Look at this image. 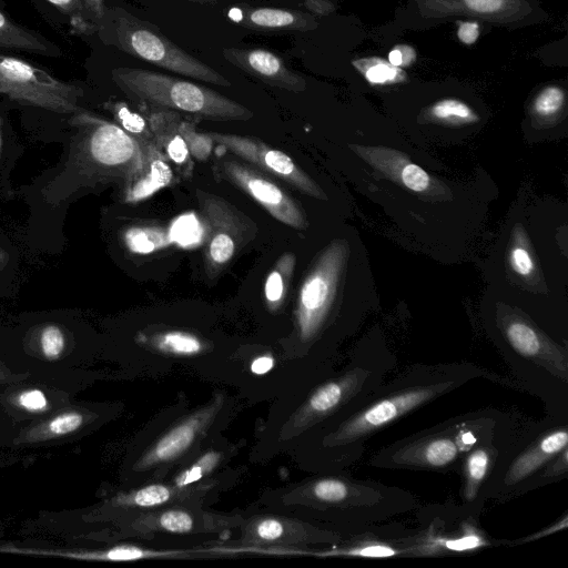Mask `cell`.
Instances as JSON below:
<instances>
[{"label":"cell","instance_id":"6da1fadb","mask_svg":"<svg viewBox=\"0 0 568 568\" xmlns=\"http://www.w3.org/2000/svg\"><path fill=\"white\" fill-rule=\"evenodd\" d=\"M70 115L73 133L67 158L40 191L50 209L102 186L125 187L142 172L150 148L141 146L116 123L89 110L80 108Z\"/></svg>","mask_w":568,"mask_h":568},{"label":"cell","instance_id":"7a4b0ae2","mask_svg":"<svg viewBox=\"0 0 568 568\" xmlns=\"http://www.w3.org/2000/svg\"><path fill=\"white\" fill-rule=\"evenodd\" d=\"M92 338L71 313L21 315L0 327V359L13 372L72 396L92 381Z\"/></svg>","mask_w":568,"mask_h":568},{"label":"cell","instance_id":"3957f363","mask_svg":"<svg viewBox=\"0 0 568 568\" xmlns=\"http://www.w3.org/2000/svg\"><path fill=\"white\" fill-rule=\"evenodd\" d=\"M111 78L132 101L214 121H246L253 112L196 83L140 68H115Z\"/></svg>","mask_w":568,"mask_h":568},{"label":"cell","instance_id":"277c9868","mask_svg":"<svg viewBox=\"0 0 568 568\" xmlns=\"http://www.w3.org/2000/svg\"><path fill=\"white\" fill-rule=\"evenodd\" d=\"M97 26V34L106 45L168 71L215 85L231 87L226 78L179 48L156 26L121 7L105 8Z\"/></svg>","mask_w":568,"mask_h":568},{"label":"cell","instance_id":"5b68a950","mask_svg":"<svg viewBox=\"0 0 568 568\" xmlns=\"http://www.w3.org/2000/svg\"><path fill=\"white\" fill-rule=\"evenodd\" d=\"M389 27L427 30L453 19H475L485 26L519 29L541 23L548 13L539 0H402Z\"/></svg>","mask_w":568,"mask_h":568},{"label":"cell","instance_id":"8992f818","mask_svg":"<svg viewBox=\"0 0 568 568\" xmlns=\"http://www.w3.org/2000/svg\"><path fill=\"white\" fill-rule=\"evenodd\" d=\"M0 93L20 104L72 114L81 106L82 88L61 81L21 59L0 54Z\"/></svg>","mask_w":568,"mask_h":568},{"label":"cell","instance_id":"52a82bcc","mask_svg":"<svg viewBox=\"0 0 568 568\" xmlns=\"http://www.w3.org/2000/svg\"><path fill=\"white\" fill-rule=\"evenodd\" d=\"M205 229L204 266L216 276L255 235L256 225L222 197L196 191Z\"/></svg>","mask_w":568,"mask_h":568},{"label":"cell","instance_id":"ba28073f","mask_svg":"<svg viewBox=\"0 0 568 568\" xmlns=\"http://www.w3.org/2000/svg\"><path fill=\"white\" fill-rule=\"evenodd\" d=\"M103 417L104 408L72 397L57 410L20 430L6 448L27 450L72 444L94 430Z\"/></svg>","mask_w":568,"mask_h":568},{"label":"cell","instance_id":"9c48e42d","mask_svg":"<svg viewBox=\"0 0 568 568\" xmlns=\"http://www.w3.org/2000/svg\"><path fill=\"white\" fill-rule=\"evenodd\" d=\"M72 397L71 394L31 377L0 386V446Z\"/></svg>","mask_w":568,"mask_h":568},{"label":"cell","instance_id":"30bf717a","mask_svg":"<svg viewBox=\"0 0 568 568\" xmlns=\"http://www.w3.org/2000/svg\"><path fill=\"white\" fill-rule=\"evenodd\" d=\"M346 256L343 241L332 242L318 256L303 281L297 298L301 335L312 336L324 322L334 301Z\"/></svg>","mask_w":568,"mask_h":568},{"label":"cell","instance_id":"8fae6325","mask_svg":"<svg viewBox=\"0 0 568 568\" xmlns=\"http://www.w3.org/2000/svg\"><path fill=\"white\" fill-rule=\"evenodd\" d=\"M207 134L214 143L227 149L262 172L284 181L304 194L325 199V194L318 185L288 154L252 136L217 132H209Z\"/></svg>","mask_w":568,"mask_h":568},{"label":"cell","instance_id":"7c38bea8","mask_svg":"<svg viewBox=\"0 0 568 568\" xmlns=\"http://www.w3.org/2000/svg\"><path fill=\"white\" fill-rule=\"evenodd\" d=\"M220 171L277 221L297 230L307 227L308 223L298 203L264 172L235 160L223 161Z\"/></svg>","mask_w":568,"mask_h":568},{"label":"cell","instance_id":"4fadbf2b","mask_svg":"<svg viewBox=\"0 0 568 568\" xmlns=\"http://www.w3.org/2000/svg\"><path fill=\"white\" fill-rule=\"evenodd\" d=\"M449 385L443 382L417 386L383 398L352 417L339 429L338 438L346 443L361 439L439 396Z\"/></svg>","mask_w":568,"mask_h":568},{"label":"cell","instance_id":"5bb4252c","mask_svg":"<svg viewBox=\"0 0 568 568\" xmlns=\"http://www.w3.org/2000/svg\"><path fill=\"white\" fill-rule=\"evenodd\" d=\"M222 52L230 63L271 87L292 92L306 89V80L268 50L227 48Z\"/></svg>","mask_w":568,"mask_h":568},{"label":"cell","instance_id":"9a60e30c","mask_svg":"<svg viewBox=\"0 0 568 568\" xmlns=\"http://www.w3.org/2000/svg\"><path fill=\"white\" fill-rule=\"evenodd\" d=\"M181 119L179 112L165 109H153L146 116L155 146L168 160L190 170L191 155L179 131Z\"/></svg>","mask_w":568,"mask_h":568},{"label":"cell","instance_id":"2e32d148","mask_svg":"<svg viewBox=\"0 0 568 568\" xmlns=\"http://www.w3.org/2000/svg\"><path fill=\"white\" fill-rule=\"evenodd\" d=\"M236 11L235 20L252 29L310 31L318 27L315 16L300 10L255 7Z\"/></svg>","mask_w":568,"mask_h":568},{"label":"cell","instance_id":"e0dca14e","mask_svg":"<svg viewBox=\"0 0 568 568\" xmlns=\"http://www.w3.org/2000/svg\"><path fill=\"white\" fill-rule=\"evenodd\" d=\"M459 454L457 440L449 436H430L404 447L395 456L399 464L426 468H444L452 464Z\"/></svg>","mask_w":568,"mask_h":568},{"label":"cell","instance_id":"ac0fdd59","mask_svg":"<svg viewBox=\"0 0 568 568\" xmlns=\"http://www.w3.org/2000/svg\"><path fill=\"white\" fill-rule=\"evenodd\" d=\"M172 179L173 172L168 164V159L155 145H152L148 150L142 172L123 187V201L134 203L148 199L169 185Z\"/></svg>","mask_w":568,"mask_h":568},{"label":"cell","instance_id":"d6986e66","mask_svg":"<svg viewBox=\"0 0 568 568\" xmlns=\"http://www.w3.org/2000/svg\"><path fill=\"white\" fill-rule=\"evenodd\" d=\"M567 444L566 429H557L547 434L514 460L506 475V483L514 485L525 479L567 448Z\"/></svg>","mask_w":568,"mask_h":568},{"label":"cell","instance_id":"ffe728a7","mask_svg":"<svg viewBox=\"0 0 568 568\" xmlns=\"http://www.w3.org/2000/svg\"><path fill=\"white\" fill-rule=\"evenodd\" d=\"M0 47L60 57L61 50L43 36L13 23L0 11Z\"/></svg>","mask_w":568,"mask_h":568},{"label":"cell","instance_id":"44dd1931","mask_svg":"<svg viewBox=\"0 0 568 568\" xmlns=\"http://www.w3.org/2000/svg\"><path fill=\"white\" fill-rule=\"evenodd\" d=\"M355 70L373 87H390L402 84L408 80L407 72L393 65L387 59L368 55L352 62Z\"/></svg>","mask_w":568,"mask_h":568},{"label":"cell","instance_id":"7402d4cb","mask_svg":"<svg viewBox=\"0 0 568 568\" xmlns=\"http://www.w3.org/2000/svg\"><path fill=\"white\" fill-rule=\"evenodd\" d=\"M197 428V419H191L164 436L150 452L145 464H154L174 458L192 443Z\"/></svg>","mask_w":568,"mask_h":568},{"label":"cell","instance_id":"603a6c76","mask_svg":"<svg viewBox=\"0 0 568 568\" xmlns=\"http://www.w3.org/2000/svg\"><path fill=\"white\" fill-rule=\"evenodd\" d=\"M104 108L111 112L115 123L133 138L141 146L155 145L148 120L141 114L132 111L122 101H109Z\"/></svg>","mask_w":568,"mask_h":568},{"label":"cell","instance_id":"cb8c5ba5","mask_svg":"<svg viewBox=\"0 0 568 568\" xmlns=\"http://www.w3.org/2000/svg\"><path fill=\"white\" fill-rule=\"evenodd\" d=\"M506 337L513 348L525 357L547 364L544 355H548L545 343L539 334L523 321H513L506 327Z\"/></svg>","mask_w":568,"mask_h":568},{"label":"cell","instance_id":"d4e9b609","mask_svg":"<svg viewBox=\"0 0 568 568\" xmlns=\"http://www.w3.org/2000/svg\"><path fill=\"white\" fill-rule=\"evenodd\" d=\"M427 115L436 122L452 125L479 121L476 111L467 102L457 98H443L435 101L427 109Z\"/></svg>","mask_w":568,"mask_h":568},{"label":"cell","instance_id":"484cf974","mask_svg":"<svg viewBox=\"0 0 568 568\" xmlns=\"http://www.w3.org/2000/svg\"><path fill=\"white\" fill-rule=\"evenodd\" d=\"M295 267V255L283 254L270 272L265 286V300L270 308H276L285 297Z\"/></svg>","mask_w":568,"mask_h":568},{"label":"cell","instance_id":"4316f807","mask_svg":"<svg viewBox=\"0 0 568 568\" xmlns=\"http://www.w3.org/2000/svg\"><path fill=\"white\" fill-rule=\"evenodd\" d=\"M21 153L22 146L9 135L4 121L0 116V200L10 199L13 195L10 174Z\"/></svg>","mask_w":568,"mask_h":568},{"label":"cell","instance_id":"83f0119b","mask_svg":"<svg viewBox=\"0 0 568 568\" xmlns=\"http://www.w3.org/2000/svg\"><path fill=\"white\" fill-rule=\"evenodd\" d=\"M567 93L559 83L544 85L534 97L532 113L540 119H550L558 115L566 105Z\"/></svg>","mask_w":568,"mask_h":568},{"label":"cell","instance_id":"f1b7e54d","mask_svg":"<svg viewBox=\"0 0 568 568\" xmlns=\"http://www.w3.org/2000/svg\"><path fill=\"white\" fill-rule=\"evenodd\" d=\"M489 465L490 454L487 448L478 447L468 455L465 469V497L468 500L476 497L477 491L487 475Z\"/></svg>","mask_w":568,"mask_h":568},{"label":"cell","instance_id":"f546056e","mask_svg":"<svg viewBox=\"0 0 568 568\" xmlns=\"http://www.w3.org/2000/svg\"><path fill=\"white\" fill-rule=\"evenodd\" d=\"M123 241L130 251L138 253H149L168 243L163 230L139 226L125 230Z\"/></svg>","mask_w":568,"mask_h":568},{"label":"cell","instance_id":"4dcf8cb0","mask_svg":"<svg viewBox=\"0 0 568 568\" xmlns=\"http://www.w3.org/2000/svg\"><path fill=\"white\" fill-rule=\"evenodd\" d=\"M69 17L73 30L81 34H94L98 26L89 18L82 0H47Z\"/></svg>","mask_w":568,"mask_h":568},{"label":"cell","instance_id":"1f68e13d","mask_svg":"<svg viewBox=\"0 0 568 568\" xmlns=\"http://www.w3.org/2000/svg\"><path fill=\"white\" fill-rule=\"evenodd\" d=\"M179 131L191 156L199 161H204L210 156L214 142L207 133L197 132L194 123L183 118L179 123Z\"/></svg>","mask_w":568,"mask_h":568},{"label":"cell","instance_id":"d6a6232c","mask_svg":"<svg viewBox=\"0 0 568 568\" xmlns=\"http://www.w3.org/2000/svg\"><path fill=\"white\" fill-rule=\"evenodd\" d=\"M156 346L178 355H192L202 349L201 342L183 332H168L156 337Z\"/></svg>","mask_w":568,"mask_h":568},{"label":"cell","instance_id":"836d02e7","mask_svg":"<svg viewBox=\"0 0 568 568\" xmlns=\"http://www.w3.org/2000/svg\"><path fill=\"white\" fill-rule=\"evenodd\" d=\"M1 237V235H0ZM10 243L0 242V297L10 288L13 275L17 271V254L9 250Z\"/></svg>","mask_w":568,"mask_h":568},{"label":"cell","instance_id":"e575fe53","mask_svg":"<svg viewBox=\"0 0 568 568\" xmlns=\"http://www.w3.org/2000/svg\"><path fill=\"white\" fill-rule=\"evenodd\" d=\"M313 494L321 500L336 503L348 496L349 487L342 480L324 479L315 484Z\"/></svg>","mask_w":568,"mask_h":568},{"label":"cell","instance_id":"d590c367","mask_svg":"<svg viewBox=\"0 0 568 568\" xmlns=\"http://www.w3.org/2000/svg\"><path fill=\"white\" fill-rule=\"evenodd\" d=\"M171 494L168 487L151 485L138 490L132 496V503L141 507L158 506L169 500Z\"/></svg>","mask_w":568,"mask_h":568},{"label":"cell","instance_id":"8d00e7d4","mask_svg":"<svg viewBox=\"0 0 568 568\" xmlns=\"http://www.w3.org/2000/svg\"><path fill=\"white\" fill-rule=\"evenodd\" d=\"M400 180L407 189L414 192H424L430 185L428 173L414 163H408L403 168Z\"/></svg>","mask_w":568,"mask_h":568},{"label":"cell","instance_id":"74e56055","mask_svg":"<svg viewBox=\"0 0 568 568\" xmlns=\"http://www.w3.org/2000/svg\"><path fill=\"white\" fill-rule=\"evenodd\" d=\"M160 525L171 532H187L193 528L192 517L181 510H170L160 517Z\"/></svg>","mask_w":568,"mask_h":568},{"label":"cell","instance_id":"f35d334b","mask_svg":"<svg viewBox=\"0 0 568 568\" xmlns=\"http://www.w3.org/2000/svg\"><path fill=\"white\" fill-rule=\"evenodd\" d=\"M456 23L457 39L465 45L475 44L479 39L484 27H486L483 22L475 19H459L456 20Z\"/></svg>","mask_w":568,"mask_h":568},{"label":"cell","instance_id":"ab89813d","mask_svg":"<svg viewBox=\"0 0 568 568\" xmlns=\"http://www.w3.org/2000/svg\"><path fill=\"white\" fill-rule=\"evenodd\" d=\"M509 265L519 276H529L535 270L530 253L521 246H514L509 254Z\"/></svg>","mask_w":568,"mask_h":568},{"label":"cell","instance_id":"60d3db41","mask_svg":"<svg viewBox=\"0 0 568 568\" xmlns=\"http://www.w3.org/2000/svg\"><path fill=\"white\" fill-rule=\"evenodd\" d=\"M387 60L393 65L405 70L417 61V51L410 44L397 43L389 50Z\"/></svg>","mask_w":568,"mask_h":568},{"label":"cell","instance_id":"b9f144b4","mask_svg":"<svg viewBox=\"0 0 568 568\" xmlns=\"http://www.w3.org/2000/svg\"><path fill=\"white\" fill-rule=\"evenodd\" d=\"M398 551L386 545H366L359 546L344 551V555L361 557H388Z\"/></svg>","mask_w":568,"mask_h":568},{"label":"cell","instance_id":"7bdbcfd3","mask_svg":"<svg viewBox=\"0 0 568 568\" xmlns=\"http://www.w3.org/2000/svg\"><path fill=\"white\" fill-rule=\"evenodd\" d=\"M216 460V455L211 454L203 457L196 465H194L189 471H186L180 479L179 485H186L197 480L203 474L213 467Z\"/></svg>","mask_w":568,"mask_h":568},{"label":"cell","instance_id":"ee69618b","mask_svg":"<svg viewBox=\"0 0 568 568\" xmlns=\"http://www.w3.org/2000/svg\"><path fill=\"white\" fill-rule=\"evenodd\" d=\"M145 554L136 547L128 545L113 546L110 549L109 560L110 561H128L135 560L144 557Z\"/></svg>","mask_w":568,"mask_h":568},{"label":"cell","instance_id":"f6af8a7d","mask_svg":"<svg viewBox=\"0 0 568 568\" xmlns=\"http://www.w3.org/2000/svg\"><path fill=\"white\" fill-rule=\"evenodd\" d=\"M256 534L264 540H275L283 534V526L278 520L264 519L256 528Z\"/></svg>","mask_w":568,"mask_h":568},{"label":"cell","instance_id":"bcb514c9","mask_svg":"<svg viewBox=\"0 0 568 568\" xmlns=\"http://www.w3.org/2000/svg\"><path fill=\"white\" fill-rule=\"evenodd\" d=\"M308 13L325 17L336 11V4L332 0H304Z\"/></svg>","mask_w":568,"mask_h":568},{"label":"cell","instance_id":"7dc6e473","mask_svg":"<svg viewBox=\"0 0 568 568\" xmlns=\"http://www.w3.org/2000/svg\"><path fill=\"white\" fill-rule=\"evenodd\" d=\"M82 2L89 18L97 24L105 10L104 0H82Z\"/></svg>","mask_w":568,"mask_h":568},{"label":"cell","instance_id":"c3c4849f","mask_svg":"<svg viewBox=\"0 0 568 568\" xmlns=\"http://www.w3.org/2000/svg\"><path fill=\"white\" fill-rule=\"evenodd\" d=\"M28 377H30L29 374L13 372L0 359V386Z\"/></svg>","mask_w":568,"mask_h":568},{"label":"cell","instance_id":"681fc988","mask_svg":"<svg viewBox=\"0 0 568 568\" xmlns=\"http://www.w3.org/2000/svg\"><path fill=\"white\" fill-rule=\"evenodd\" d=\"M274 365V361L268 356H261L253 361L251 365V369L255 374H265L267 373Z\"/></svg>","mask_w":568,"mask_h":568},{"label":"cell","instance_id":"f907efd6","mask_svg":"<svg viewBox=\"0 0 568 568\" xmlns=\"http://www.w3.org/2000/svg\"><path fill=\"white\" fill-rule=\"evenodd\" d=\"M28 457L19 456L12 453H0V470L26 462Z\"/></svg>","mask_w":568,"mask_h":568},{"label":"cell","instance_id":"816d5d0a","mask_svg":"<svg viewBox=\"0 0 568 568\" xmlns=\"http://www.w3.org/2000/svg\"><path fill=\"white\" fill-rule=\"evenodd\" d=\"M190 1H196V2H215L219 0H190Z\"/></svg>","mask_w":568,"mask_h":568},{"label":"cell","instance_id":"f5cc1de1","mask_svg":"<svg viewBox=\"0 0 568 568\" xmlns=\"http://www.w3.org/2000/svg\"><path fill=\"white\" fill-rule=\"evenodd\" d=\"M3 535H4V530H3L2 525H0V539L3 538Z\"/></svg>","mask_w":568,"mask_h":568},{"label":"cell","instance_id":"db71d44e","mask_svg":"<svg viewBox=\"0 0 568 568\" xmlns=\"http://www.w3.org/2000/svg\"><path fill=\"white\" fill-rule=\"evenodd\" d=\"M2 326V322L0 321V327Z\"/></svg>","mask_w":568,"mask_h":568}]
</instances>
